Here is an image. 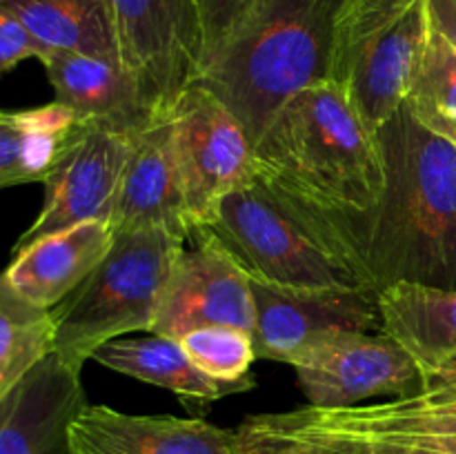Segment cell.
<instances>
[{
  "label": "cell",
  "mask_w": 456,
  "mask_h": 454,
  "mask_svg": "<svg viewBox=\"0 0 456 454\" xmlns=\"http://www.w3.org/2000/svg\"><path fill=\"white\" fill-rule=\"evenodd\" d=\"M254 178L356 270V239L386 167L377 132L341 85L325 80L285 102L254 142Z\"/></svg>",
  "instance_id": "1"
},
{
  "label": "cell",
  "mask_w": 456,
  "mask_h": 454,
  "mask_svg": "<svg viewBox=\"0 0 456 454\" xmlns=\"http://www.w3.org/2000/svg\"><path fill=\"white\" fill-rule=\"evenodd\" d=\"M377 138L386 190L356 239V270L377 292L399 280L456 289V145L403 105Z\"/></svg>",
  "instance_id": "2"
},
{
  "label": "cell",
  "mask_w": 456,
  "mask_h": 454,
  "mask_svg": "<svg viewBox=\"0 0 456 454\" xmlns=\"http://www.w3.org/2000/svg\"><path fill=\"white\" fill-rule=\"evenodd\" d=\"M337 7L338 0H261L205 67L199 83L225 102L252 145L285 102L330 80Z\"/></svg>",
  "instance_id": "3"
},
{
  "label": "cell",
  "mask_w": 456,
  "mask_h": 454,
  "mask_svg": "<svg viewBox=\"0 0 456 454\" xmlns=\"http://www.w3.org/2000/svg\"><path fill=\"white\" fill-rule=\"evenodd\" d=\"M185 243L163 230L118 231L101 265L52 310L53 354L83 369L105 343L150 334Z\"/></svg>",
  "instance_id": "4"
},
{
  "label": "cell",
  "mask_w": 456,
  "mask_h": 454,
  "mask_svg": "<svg viewBox=\"0 0 456 454\" xmlns=\"http://www.w3.org/2000/svg\"><path fill=\"white\" fill-rule=\"evenodd\" d=\"M428 36L426 0H338L330 80L374 132L403 102Z\"/></svg>",
  "instance_id": "5"
},
{
  "label": "cell",
  "mask_w": 456,
  "mask_h": 454,
  "mask_svg": "<svg viewBox=\"0 0 456 454\" xmlns=\"http://www.w3.org/2000/svg\"><path fill=\"white\" fill-rule=\"evenodd\" d=\"M208 227L254 279L283 288H372L258 178L230 191Z\"/></svg>",
  "instance_id": "6"
},
{
  "label": "cell",
  "mask_w": 456,
  "mask_h": 454,
  "mask_svg": "<svg viewBox=\"0 0 456 454\" xmlns=\"http://www.w3.org/2000/svg\"><path fill=\"white\" fill-rule=\"evenodd\" d=\"M118 56L156 116L172 114L205 67L199 0H105Z\"/></svg>",
  "instance_id": "7"
},
{
  "label": "cell",
  "mask_w": 456,
  "mask_h": 454,
  "mask_svg": "<svg viewBox=\"0 0 456 454\" xmlns=\"http://www.w3.org/2000/svg\"><path fill=\"white\" fill-rule=\"evenodd\" d=\"M172 145L191 227H208L230 191L254 178V145L243 125L205 85L172 109Z\"/></svg>",
  "instance_id": "8"
},
{
  "label": "cell",
  "mask_w": 456,
  "mask_h": 454,
  "mask_svg": "<svg viewBox=\"0 0 456 454\" xmlns=\"http://www.w3.org/2000/svg\"><path fill=\"white\" fill-rule=\"evenodd\" d=\"M252 279L209 227H196L176 256L150 334L181 338L205 325L254 334Z\"/></svg>",
  "instance_id": "9"
},
{
  "label": "cell",
  "mask_w": 456,
  "mask_h": 454,
  "mask_svg": "<svg viewBox=\"0 0 456 454\" xmlns=\"http://www.w3.org/2000/svg\"><path fill=\"white\" fill-rule=\"evenodd\" d=\"M138 134L76 120L45 178L43 209L16 240L13 252L78 223H110L111 205Z\"/></svg>",
  "instance_id": "10"
},
{
  "label": "cell",
  "mask_w": 456,
  "mask_h": 454,
  "mask_svg": "<svg viewBox=\"0 0 456 454\" xmlns=\"http://www.w3.org/2000/svg\"><path fill=\"white\" fill-rule=\"evenodd\" d=\"M252 279L258 359L289 363L343 332H381L374 288H283Z\"/></svg>",
  "instance_id": "11"
},
{
  "label": "cell",
  "mask_w": 456,
  "mask_h": 454,
  "mask_svg": "<svg viewBox=\"0 0 456 454\" xmlns=\"http://www.w3.org/2000/svg\"><path fill=\"white\" fill-rule=\"evenodd\" d=\"M312 408H350L374 396H408L423 377L386 332H343L316 343L292 363Z\"/></svg>",
  "instance_id": "12"
},
{
  "label": "cell",
  "mask_w": 456,
  "mask_h": 454,
  "mask_svg": "<svg viewBox=\"0 0 456 454\" xmlns=\"http://www.w3.org/2000/svg\"><path fill=\"white\" fill-rule=\"evenodd\" d=\"M111 230H163L190 240L191 227L172 145V114L151 120L134 141L114 205Z\"/></svg>",
  "instance_id": "13"
},
{
  "label": "cell",
  "mask_w": 456,
  "mask_h": 454,
  "mask_svg": "<svg viewBox=\"0 0 456 454\" xmlns=\"http://www.w3.org/2000/svg\"><path fill=\"white\" fill-rule=\"evenodd\" d=\"M69 454H239L234 430L203 418L125 414L85 405L69 423Z\"/></svg>",
  "instance_id": "14"
},
{
  "label": "cell",
  "mask_w": 456,
  "mask_h": 454,
  "mask_svg": "<svg viewBox=\"0 0 456 454\" xmlns=\"http://www.w3.org/2000/svg\"><path fill=\"white\" fill-rule=\"evenodd\" d=\"M85 405L80 369L49 354L0 401V454H69V423Z\"/></svg>",
  "instance_id": "15"
},
{
  "label": "cell",
  "mask_w": 456,
  "mask_h": 454,
  "mask_svg": "<svg viewBox=\"0 0 456 454\" xmlns=\"http://www.w3.org/2000/svg\"><path fill=\"white\" fill-rule=\"evenodd\" d=\"M40 62L53 87V101L78 123L138 134L159 118L123 62L76 52H49Z\"/></svg>",
  "instance_id": "16"
},
{
  "label": "cell",
  "mask_w": 456,
  "mask_h": 454,
  "mask_svg": "<svg viewBox=\"0 0 456 454\" xmlns=\"http://www.w3.org/2000/svg\"><path fill=\"white\" fill-rule=\"evenodd\" d=\"M114 236L107 221L78 223L13 252L3 276L27 303L53 310L101 265Z\"/></svg>",
  "instance_id": "17"
},
{
  "label": "cell",
  "mask_w": 456,
  "mask_h": 454,
  "mask_svg": "<svg viewBox=\"0 0 456 454\" xmlns=\"http://www.w3.org/2000/svg\"><path fill=\"white\" fill-rule=\"evenodd\" d=\"M381 332L395 338L423 377V387L456 368V289L399 283L379 289Z\"/></svg>",
  "instance_id": "18"
},
{
  "label": "cell",
  "mask_w": 456,
  "mask_h": 454,
  "mask_svg": "<svg viewBox=\"0 0 456 454\" xmlns=\"http://www.w3.org/2000/svg\"><path fill=\"white\" fill-rule=\"evenodd\" d=\"M92 361L105 365L111 372L163 387L187 403V408H191V403H212L249 390L245 385L221 383L208 377L191 363L176 338L159 336V334L114 338L98 347Z\"/></svg>",
  "instance_id": "19"
},
{
  "label": "cell",
  "mask_w": 456,
  "mask_h": 454,
  "mask_svg": "<svg viewBox=\"0 0 456 454\" xmlns=\"http://www.w3.org/2000/svg\"><path fill=\"white\" fill-rule=\"evenodd\" d=\"M45 52H76L118 61L105 0H0ZM45 53V56H47Z\"/></svg>",
  "instance_id": "20"
},
{
  "label": "cell",
  "mask_w": 456,
  "mask_h": 454,
  "mask_svg": "<svg viewBox=\"0 0 456 454\" xmlns=\"http://www.w3.org/2000/svg\"><path fill=\"white\" fill-rule=\"evenodd\" d=\"M76 116L61 102L25 111H0V190L45 182Z\"/></svg>",
  "instance_id": "21"
},
{
  "label": "cell",
  "mask_w": 456,
  "mask_h": 454,
  "mask_svg": "<svg viewBox=\"0 0 456 454\" xmlns=\"http://www.w3.org/2000/svg\"><path fill=\"white\" fill-rule=\"evenodd\" d=\"M379 441L383 454H456V392L430 385L386 401Z\"/></svg>",
  "instance_id": "22"
},
{
  "label": "cell",
  "mask_w": 456,
  "mask_h": 454,
  "mask_svg": "<svg viewBox=\"0 0 456 454\" xmlns=\"http://www.w3.org/2000/svg\"><path fill=\"white\" fill-rule=\"evenodd\" d=\"M49 354H53L52 310H40L0 274V401Z\"/></svg>",
  "instance_id": "23"
},
{
  "label": "cell",
  "mask_w": 456,
  "mask_h": 454,
  "mask_svg": "<svg viewBox=\"0 0 456 454\" xmlns=\"http://www.w3.org/2000/svg\"><path fill=\"white\" fill-rule=\"evenodd\" d=\"M401 105L421 127L456 145V49L432 27Z\"/></svg>",
  "instance_id": "24"
},
{
  "label": "cell",
  "mask_w": 456,
  "mask_h": 454,
  "mask_svg": "<svg viewBox=\"0 0 456 454\" xmlns=\"http://www.w3.org/2000/svg\"><path fill=\"white\" fill-rule=\"evenodd\" d=\"M191 363L221 383H234L252 390V363L258 359L254 334L230 325H205L178 338Z\"/></svg>",
  "instance_id": "25"
},
{
  "label": "cell",
  "mask_w": 456,
  "mask_h": 454,
  "mask_svg": "<svg viewBox=\"0 0 456 454\" xmlns=\"http://www.w3.org/2000/svg\"><path fill=\"white\" fill-rule=\"evenodd\" d=\"M258 3L261 0H199L205 36V67L239 34Z\"/></svg>",
  "instance_id": "26"
},
{
  "label": "cell",
  "mask_w": 456,
  "mask_h": 454,
  "mask_svg": "<svg viewBox=\"0 0 456 454\" xmlns=\"http://www.w3.org/2000/svg\"><path fill=\"white\" fill-rule=\"evenodd\" d=\"M45 53V47L27 31V27L12 12L0 7V74L13 69L27 58L43 61Z\"/></svg>",
  "instance_id": "27"
},
{
  "label": "cell",
  "mask_w": 456,
  "mask_h": 454,
  "mask_svg": "<svg viewBox=\"0 0 456 454\" xmlns=\"http://www.w3.org/2000/svg\"><path fill=\"white\" fill-rule=\"evenodd\" d=\"M428 20L456 49V0H426Z\"/></svg>",
  "instance_id": "28"
},
{
  "label": "cell",
  "mask_w": 456,
  "mask_h": 454,
  "mask_svg": "<svg viewBox=\"0 0 456 454\" xmlns=\"http://www.w3.org/2000/svg\"><path fill=\"white\" fill-rule=\"evenodd\" d=\"M432 385H444V387H450V390H454V392H456V368L452 369V372L445 374V377L441 378V381L432 383Z\"/></svg>",
  "instance_id": "29"
}]
</instances>
